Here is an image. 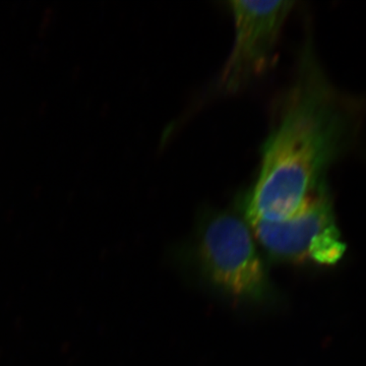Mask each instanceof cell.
Returning <instances> with one entry per match:
<instances>
[{"label":"cell","mask_w":366,"mask_h":366,"mask_svg":"<svg viewBox=\"0 0 366 366\" xmlns=\"http://www.w3.org/2000/svg\"><path fill=\"white\" fill-rule=\"evenodd\" d=\"M363 106L335 88L307 43L278 122L262 146L259 175L242 204L243 218L280 221L292 215L326 182L327 169L350 147Z\"/></svg>","instance_id":"6da1fadb"},{"label":"cell","mask_w":366,"mask_h":366,"mask_svg":"<svg viewBox=\"0 0 366 366\" xmlns=\"http://www.w3.org/2000/svg\"><path fill=\"white\" fill-rule=\"evenodd\" d=\"M197 249L204 276L223 293L252 301L268 295V276L243 216L212 213L199 226Z\"/></svg>","instance_id":"7a4b0ae2"},{"label":"cell","mask_w":366,"mask_h":366,"mask_svg":"<svg viewBox=\"0 0 366 366\" xmlns=\"http://www.w3.org/2000/svg\"><path fill=\"white\" fill-rule=\"evenodd\" d=\"M247 222L254 239L276 261L333 266L345 254L326 182L315 187L288 218Z\"/></svg>","instance_id":"3957f363"},{"label":"cell","mask_w":366,"mask_h":366,"mask_svg":"<svg viewBox=\"0 0 366 366\" xmlns=\"http://www.w3.org/2000/svg\"><path fill=\"white\" fill-rule=\"evenodd\" d=\"M234 23V42L219 81L226 94L243 90L261 78L276 59L277 45L295 2H229Z\"/></svg>","instance_id":"277c9868"}]
</instances>
